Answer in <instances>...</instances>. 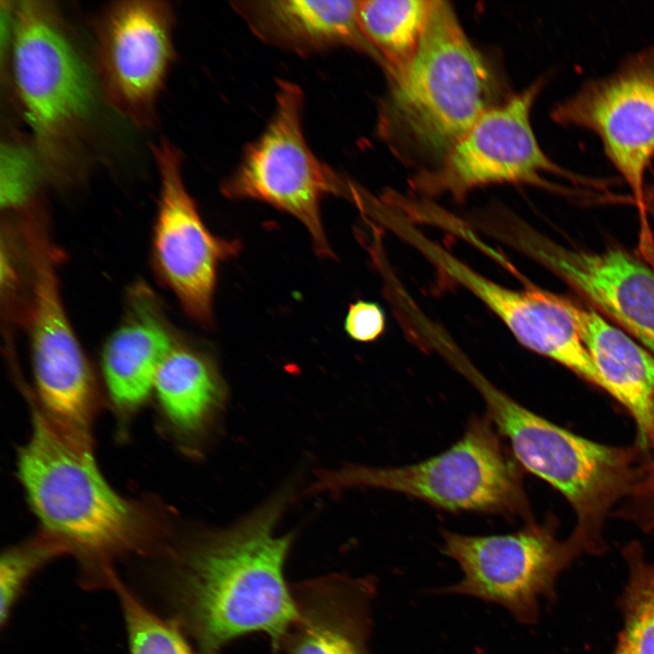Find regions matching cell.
Segmentation results:
<instances>
[{"label": "cell", "instance_id": "1", "mask_svg": "<svg viewBox=\"0 0 654 654\" xmlns=\"http://www.w3.org/2000/svg\"><path fill=\"white\" fill-rule=\"evenodd\" d=\"M291 495L282 490L231 527L170 540L160 553V594L201 654L253 632L282 645L298 616L283 572L293 535L275 531Z\"/></svg>", "mask_w": 654, "mask_h": 654}, {"label": "cell", "instance_id": "20", "mask_svg": "<svg viewBox=\"0 0 654 654\" xmlns=\"http://www.w3.org/2000/svg\"><path fill=\"white\" fill-rule=\"evenodd\" d=\"M153 391L165 423L187 444L209 432L227 395L213 358L178 339L156 372Z\"/></svg>", "mask_w": 654, "mask_h": 654}, {"label": "cell", "instance_id": "12", "mask_svg": "<svg viewBox=\"0 0 654 654\" xmlns=\"http://www.w3.org/2000/svg\"><path fill=\"white\" fill-rule=\"evenodd\" d=\"M153 153L160 176L154 264L186 313L210 325L219 265L239 253L240 243L208 230L185 186L176 148L163 140L153 145Z\"/></svg>", "mask_w": 654, "mask_h": 654}, {"label": "cell", "instance_id": "14", "mask_svg": "<svg viewBox=\"0 0 654 654\" xmlns=\"http://www.w3.org/2000/svg\"><path fill=\"white\" fill-rule=\"evenodd\" d=\"M407 239L439 271L488 306L520 344L605 391L604 382L580 336L571 301L536 288L510 289L500 285L417 231H411Z\"/></svg>", "mask_w": 654, "mask_h": 654}, {"label": "cell", "instance_id": "26", "mask_svg": "<svg viewBox=\"0 0 654 654\" xmlns=\"http://www.w3.org/2000/svg\"><path fill=\"white\" fill-rule=\"evenodd\" d=\"M385 326V313L378 303L359 300L350 304L344 319V330L352 340L373 342L384 332Z\"/></svg>", "mask_w": 654, "mask_h": 654}, {"label": "cell", "instance_id": "17", "mask_svg": "<svg viewBox=\"0 0 654 654\" xmlns=\"http://www.w3.org/2000/svg\"><path fill=\"white\" fill-rule=\"evenodd\" d=\"M234 13L261 42L300 56L338 48L362 53L382 68V61L365 38L354 0H241Z\"/></svg>", "mask_w": 654, "mask_h": 654}, {"label": "cell", "instance_id": "25", "mask_svg": "<svg viewBox=\"0 0 654 654\" xmlns=\"http://www.w3.org/2000/svg\"><path fill=\"white\" fill-rule=\"evenodd\" d=\"M36 153L17 141L1 145L0 199L1 206L13 210L25 206L34 196L40 179Z\"/></svg>", "mask_w": 654, "mask_h": 654}, {"label": "cell", "instance_id": "9", "mask_svg": "<svg viewBox=\"0 0 654 654\" xmlns=\"http://www.w3.org/2000/svg\"><path fill=\"white\" fill-rule=\"evenodd\" d=\"M31 271L30 332L35 401L70 445L93 451L100 400L88 361L63 304L57 252L46 235L26 243Z\"/></svg>", "mask_w": 654, "mask_h": 654}, {"label": "cell", "instance_id": "19", "mask_svg": "<svg viewBox=\"0 0 654 654\" xmlns=\"http://www.w3.org/2000/svg\"><path fill=\"white\" fill-rule=\"evenodd\" d=\"M176 341L153 293L138 285L102 353L105 388L117 414L129 417L144 404L156 372Z\"/></svg>", "mask_w": 654, "mask_h": 654}, {"label": "cell", "instance_id": "11", "mask_svg": "<svg viewBox=\"0 0 654 654\" xmlns=\"http://www.w3.org/2000/svg\"><path fill=\"white\" fill-rule=\"evenodd\" d=\"M551 117L559 124L598 136L644 219V175L654 157V45L626 59L610 74L587 82L558 104Z\"/></svg>", "mask_w": 654, "mask_h": 654}, {"label": "cell", "instance_id": "6", "mask_svg": "<svg viewBox=\"0 0 654 654\" xmlns=\"http://www.w3.org/2000/svg\"><path fill=\"white\" fill-rule=\"evenodd\" d=\"M9 50L15 91L35 147L57 169L66 163L92 114L95 87L91 73L47 2L14 5Z\"/></svg>", "mask_w": 654, "mask_h": 654}, {"label": "cell", "instance_id": "16", "mask_svg": "<svg viewBox=\"0 0 654 654\" xmlns=\"http://www.w3.org/2000/svg\"><path fill=\"white\" fill-rule=\"evenodd\" d=\"M510 239L551 270L654 356V271L619 248L601 252L558 244L523 225Z\"/></svg>", "mask_w": 654, "mask_h": 654}, {"label": "cell", "instance_id": "23", "mask_svg": "<svg viewBox=\"0 0 654 654\" xmlns=\"http://www.w3.org/2000/svg\"><path fill=\"white\" fill-rule=\"evenodd\" d=\"M110 589L120 603L130 654H196L182 627L149 609L115 570L110 578Z\"/></svg>", "mask_w": 654, "mask_h": 654}, {"label": "cell", "instance_id": "18", "mask_svg": "<svg viewBox=\"0 0 654 654\" xmlns=\"http://www.w3.org/2000/svg\"><path fill=\"white\" fill-rule=\"evenodd\" d=\"M292 590L298 616L282 642L289 654H369L371 579L330 575Z\"/></svg>", "mask_w": 654, "mask_h": 654}, {"label": "cell", "instance_id": "7", "mask_svg": "<svg viewBox=\"0 0 654 654\" xmlns=\"http://www.w3.org/2000/svg\"><path fill=\"white\" fill-rule=\"evenodd\" d=\"M304 106L305 94L298 84L276 80L268 123L247 144L221 191L226 198L260 201L293 216L310 233L315 253L330 258L333 253L322 226L321 203L328 194L342 197L347 178L310 148Z\"/></svg>", "mask_w": 654, "mask_h": 654}, {"label": "cell", "instance_id": "27", "mask_svg": "<svg viewBox=\"0 0 654 654\" xmlns=\"http://www.w3.org/2000/svg\"><path fill=\"white\" fill-rule=\"evenodd\" d=\"M646 206L647 210L649 209L654 212V183L646 192Z\"/></svg>", "mask_w": 654, "mask_h": 654}, {"label": "cell", "instance_id": "13", "mask_svg": "<svg viewBox=\"0 0 654 654\" xmlns=\"http://www.w3.org/2000/svg\"><path fill=\"white\" fill-rule=\"evenodd\" d=\"M162 1H121L102 15L96 61L110 105L134 124L154 123L155 105L174 58L173 15Z\"/></svg>", "mask_w": 654, "mask_h": 654}, {"label": "cell", "instance_id": "24", "mask_svg": "<svg viewBox=\"0 0 654 654\" xmlns=\"http://www.w3.org/2000/svg\"><path fill=\"white\" fill-rule=\"evenodd\" d=\"M54 539L39 531L35 537L7 548L0 560V620L5 626L28 581L52 560L66 555Z\"/></svg>", "mask_w": 654, "mask_h": 654}, {"label": "cell", "instance_id": "4", "mask_svg": "<svg viewBox=\"0 0 654 654\" xmlns=\"http://www.w3.org/2000/svg\"><path fill=\"white\" fill-rule=\"evenodd\" d=\"M469 381L521 468L569 502L576 519L571 532L581 540L585 553L607 552L606 521L639 478L636 445L604 444L576 434L520 404L478 372Z\"/></svg>", "mask_w": 654, "mask_h": 654}, {"label": "cell", "instance_id": "10", "mask_svg": "<svg viewBox=\"0 0 654 654\" xmlns=\"http://www.w3.org/2000/svg\"><path fill=\"white\" fill-rule=\"evenodd\" d=\"M542 86L543 81H537L485 112L437 167L411 181L413 189L461 200L475 188L494 183L546 186L545 173L580 178L549 158L534 134L530 112Z\"/></svg>", "mask_w": 654, "mask_h": 654}, {"label": "cell", "instance_id": "8", "mask_svg": "<svg viewBox=\"0 0 654 654\" xmlns=\"http://www.w3.org/2000/svg\"><path fill=\"white\" fill-rule=\"evenodd\" d=\"M558 518L516 532L474 536L443 531L442 552L462 571L441 593L465 595L505 608L520 623L537 622L541 599L553 600L560 574L585 550L574 533L560 540Z\"/></svg>", "mask_w": 654, "mask_h": 654}, {"label": "cell", "instance_id": "2", "mask_svg": "<svg viewBox=\"0 0 654 654\" xmlns=\"http://www.w3.org/2000/svg\"><path fill=\"white\" fill-rule=\"evenodd\" d=\"M31 430L16 475L41 531L78 561L87 588H110L116 560L160 554L171 539L152 507L124 497L101 473L93 451L70 445L31 401Z\"/></svg>", "mask_w": 654, "mask_h": 654}, {"label": "cell", "instance_id": "5", "mask_svg": "<svg viewBox=\"0 0 654 654\" xmlns=\"http://www.w3.org/2000/svg\"><path fill=\"white\" fill-rule=\"evenodd\" d=\"M373 488L405 494L450 511L520 516L534 521L521 466L488 417L474 418L448 450L400 467L349 465L320 473L316 490Z\"/></svg>", "mask_w": 654, "mask_h": 654}, {"label": "cell", "instance_id": "21", "mask_svg": "<svg viewBox=\"0 0 654 654\" xmlns=\"http://www.w3.org/2000/svg\"><path fill=\"white\" fill-rule=\"evenodd\" d=\"M431 3V0L359 1L361 29L380 55L389 80L401 75L415 56Z\"/></svg>", "mask_w": 654, "mask_h": 654}, {"label": "cell", "instance_id": "3", "mask_svg": "<svg viewBox=\"0 0 654 654\" xmlns=\"http://www.w3.org/2000/svg\"><path fill=\"white\" fill-rule=\"evenodd\" d=\"M378 111V134L411 160L437 159L489 109L499 104L498 83L448 2L432 1L418 51Z\"/></svg>", "mask_w": 654, "mask_h": 654}, {"label": "cell", "instance_id": "22", "mask_svg": "<svg viewBox=\"0 0 654 654\" xmlns=\"http://www.w3.org/2000/svg\"><path fill=\"white\" fill-rule=\"evenodd\" d=\"M620 552L628 580L619 599L624 623L613 654H654V561L637 540Z\"/></svg>", "mask_w": 654, "mask_h": 654}, {"label": "cell", "instance_id": "15", "mask_svg": "<svg viewBox=\"0 0 654 654\" xmlns=\"http://www.w3.org/2000/svg\"><path fill=\"white\" fill-rule=\"evenodd\" d=\"M582 341L605 391L629 412L636 427L639 478L611 518L654 532V356L594 309L578 315Z\"/></svg>", "mask_w": 654, "mask_h": 654}]
</instances>
